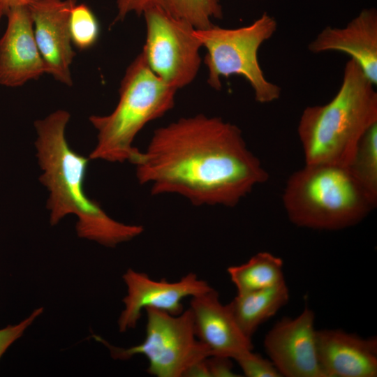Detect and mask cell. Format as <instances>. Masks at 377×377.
Wrapping results in <instances>:
<instances>
[{
    "label": "cell",
    "mask_w": 377,
    "mask_h": 377,
    "mask_svg": "<svg viewBox=\"0 0 377 377\" xmlns=\"http://www.w3.org/2000/svg\"><path fill=\"white\" fill-rule=\"evenodd\" d=\"M131 163L152 195H178L195 206L235 207L269 179L238 126L203 114L156 129Z\"/></svg>",
    "instance_id": "1"
},
{
    "label": "cell",
    "mask_w": 377,
    "mask_h": 377,
    "mask_svg": "<svg viewBox=\"0 0 377 377\" xmlns=\"http://www.w3.org/2000/svg\"><path fill=\"white\" fill-rule=\"evenodd\" d=\"M70 117L68 112L58 110L34 123L36 156L43 171L39 179L50 192L47 208L50 211V224L54 226L66 215L75 214L80 238L106 247L133 239L143 232L142 226L114 220L85 193L89 158L73 150L66 140L65 131Z\"/></svg>",
    "instance_id": "2"
},
{
    "label": "cell",
    "mask_w": 377,
    "mask_h": 377,
    "mask_svg": "<svg viewBox=\"0 0 377 377\" xmlns=\"http://www.w3.org/2000/svg\"><path fill=\"white\" fill-rule=\"evenodd\" d=\"M374 87L350 59L334 97L324 105L303 110L297 134L305 164L349 165L361 138L377 122Z\"/></svg>",
    "instance_id": "3"
},
{
    "label": "cell",
    "mask_w": 377,
    "mask_h": 377,
    "mask_svg": "<svg viewBox=\"0 0 377 377\" xmlns=\"http://www.w3.org/2000/svg\"><path fill=\"white\" fill-rule=\"evenodd\" d=\"M295 226L337 230L362 221L376 205L348 167L305 164L288 179L282 195Z\"/></svg>",
    "instance_id": "4"
},
{
    "label": "cell",
    "mask_w": 377,
    "mask_h": 377,
    "mask_svg": "<svg viewBox=\"0 0 377 377\" xmlns=\"http://www.w3.org/2000/svg\"><path fill=\"white\" fill-rule=\"evenodd\" d=\"M177 91L151 71L140 52L126 70L114 110L89 117L98 133L89 158L131 162L138 150L133 146L136 135L148 123L174 108Z\"/></svg>",
    "instance_id": "5"
},
{
    "label": "cell",
    "mask_w": 377,
    "mask_h": 377,
    "mask_svg": "<svg viewBox=\"0 0 377 377\" xmlns=\"http://www.w3.org/2000/svg\"><path fill=\"white\" fill-rule=\"evenodd\" d=\"M276 29V20L267 13L239 28L226 29L212 24L205 29H195V36L207 50L204 63L208 69V84L220 90L221 77L237 75L249 83L257 102L269 103L278 100L281 89L266 79L258 57L261 45Z\"/></svg>",
    "instance_id": "6"
},
{
    "label": "cell",
    "mask_w": 377,
    "mask_h": 377,
    "mask_svg": "<svg viewBox=\"0 0 377 377\" xmlns=\"http://www.w3.org/2000/svg\"><path fill=\"white\" fill-rule=\"evenodd\" d=\"M145 310L146 335L141 343L124 348L110 344L98 335H93L94 339L105 345L114 359L144 355L149 362L147 373L156 377L184 376L193 365L211 356L195 336L189 309L178 315L153 308Z\"/></svg>",
    "instance_id": "7"
},
{
    "label": "cell",
    "mask_w": 377,
    "mask_h": 377,
    "mask_svg": "<svg viewBox=\"0 0 377 377\" xmlns=\"http://www.w3.org/2000/svg\"><path fill=\"white\" fill-rule=\"evenodd\" d=\"M142 15L147 34L141 52L149 68L177 90L191 84L200 66L202 47L195 27L158 7H149Z\"/></svg>",
    "instance_id": "8"
},
{
    "label": "cell",
    "mask_w": 377,
    "mask_h": 377,
    "mask_svg": "<svg viewBox=\"0 0 377 377\" xmlns=\"http://www.w3.org/2000/svg\"><path fill=\"white\" fill-rule=\"evenodd\" d=\"M127 293L122 302L124 309L118 318L119 332L134 329L147 308L178 315L184 311L182 300L209 290L212 287L192 272L179 281L154 280L146 273L129 268L122 276Z\"/></svg>",
    "instance_id": "9"
},
{
    "label": "cell",
    "mask_w": 377,
    "mask_h": 377,
    "mask_svg": "<svg viewBox=\"0 0 377 377\" xmlns=\"http://www.w3.org/2000/svg\"><path fill=\"white\" fill-rule=\"evenodd\" d=\"M315 313L309 307L295 318L284 317L267 333L264 348L281 376L325 377L316 349Z\"/></svg>",
    "instance_id": "10"
},
{
    "label": "cell",
    "mask_w": 377,
    "mask_h": 377,
    "mask_svg": "<svg viewBox=\"0 0 377 377\" xmlns=\"http://www.w3.org/2000/svg\"><path fill=\"white\" fill-rule=\"evenodd\" d=\"M75 4L76 0H36L28 6L45 73L69 87L73 84L70 66L75 56L69 20Z\"/></svg>",
    "instance_id": "11"
},
{
    "label": "cell",
    "mask_w": 377,
    "mask_h": 377,
    "mask_svg": "<svg viewBox=\"0 0 377 377\" xmlns=\"http://www.w3.org/2000/svg\"><path fill=\"white\" fill-rule=\"evenodd\" d=\"M6 29L0 38V84L16 87L45 73L28 6L10 8Z\"/></svg>",
    "instance_id": "12"
},
{
    "label": "cell",
    "mask_w": 377,
    "mask_h": 377,
    "mask_svg": "<svg viewBox=\"0 0 377 377\" xmlns=\"http://www.w3.org/2000/svg\"><path fill=\"white\" fill-rule=\"evenodd\" d=\"M195 336L209 350L211 356L234 360L253 349L235 321L228 304H223L214 288L191 297L190 307Z\"/></svg>",
    "instance_id": "13"
},
{
    "label": "cell",
    "mask_w": 377,
    "mask_h": 377,
    "mask_svg": "<svg viewBox=\"0 0 377 377\" xmlns=\"http://www.w3.org/2000/svg\"><path fill=\"white\" fill-rule=\"evenodd\" d=\"M317 355L325 377H376L377 339L340 329L316 331Z\"/></svg>",
    "instance_id": "14"
},
{
    "label": "cell",
    "mask_w": 377,
    "mask_h": 377,
    "mask_svg": "<svg viewBox=\"0 0 377 377\" xmlns=\"http://www.w3.org/2000/svg\"><path fill=\"white\" fill-rule=\"evenodd\" d=\"M313 54L339 52L346 54L377 84V11L363 9L342 28L327 27L309 44Z\"/></svg>",
    "instance_id": "15"
},
{
    "label": "cell",
    "mask_w": 377,
    "mask_h": 377,
    "mask_svg": "<svg viewBox=\"0 0 377 377\" xmlns=\"http://www.w3.org/2000/svg\"><path fill=\"white\" fill-rule=\"evenodd\" d=\"M289 300V290L286 281L265 289L237 293L228 304L243 333L252 339L263 323L274 316Z\"/></svg>",
    "instance_id": "16"
},
{
    "label": "cell",
    "mask_w": 377,
    "mask_h": 377,
    "mask_svg": "<svg viewBox=\"0 0 377 377\" xmlns=\"http://www.w3.org/2000/svg\"><path fill=\"white\" fill-rule=\"evenodd\" d=\"M153 6L188 22L196 29H207L213 24V19L223 17L220 0H117L115 22L123 20L131 13L140 15Z\"/></svg>",
    "instance_id": "17"
},
{
    "label": "cell",
    "mask_w": 377,
    "mask_h": 377,
    "mask_svg": "<svg viewBox=\"0 0 377 377\" xmlns=\"http://www.w3.org/2000/svg\"><path fill=\"white\" fill-rule=\"evenodd\" d=\"M283 266L281 258L261 251L245 263L228 267L227 272L240 294L270 288L285 281Z\"/></svg>",
    "instance_id": "18"
},
{
    "label": "cell",
    "mask_w": 377,
    "mask_h": 377,
    "mask_svg": "<svg viewBox=\"0 0 377 377\" xmlns=\"http://www.w3.org/2000/svg\"><path fill=\"white\" fill-rule=\"evenodd\" d=\"M348 168L370 198L377 202V122L361 138Z\"/></svg>",
    "instance_id": "19"
},
{
    "label": "cell",
    "mask_w": 377,
    "mask_h": 377,
    "mask_svg": "<svg viewBox=\"0 0 377 377\" xmlns=\"http://www.w3.org/2000/svg\"><path fill=\"white\" fill-rule=\"evenodd\" d=\"M71 42L81 50L95 45L100 34L98 20L90 8L84 3L75 4L69 20Z\"/></svg>",
    "instance_id": "20"
},
{
    "label": "cell",
    "mask_w": 377,
    "mask_h": 377,
    "mask_svg": "<svg viewBox=\"0 0 377 377\" xmlns=\"http://www.w3.org/2000/svg\"><path fill=\"white\" fill-rule=\"evenodd\" d=\"M235 360L241 368L243 374L247 377H281V375L269 359L252 350L246 351L237 357Z\"/></svg>",
    "instance_id": "21"
},
{
    "label": "cell",
    "mask_w": 377,
    "mask_h": 377,
    "mask_svg": "<svg viewBox=\"0 0 377 377\" xmlns=\"http://www.w3.org/2000/svg\"><path fill=\"white\" fill-rule=\"evenodd\" d=\"M43 311V307L36 309L18 324L10 325L0 330V358L8 347L22 336L24 331L42 314Z\"/></svg>",
    "instance_id": "22"
},
{
    "label": "cell",
    "mask_w": 377,
    "mask_h": 377,
    "mask_svg": "<svg viewBox=\"0 0 377 377\" xmlns=\"http://www.w3.org/2000/svg\"><path fill=\"white\" fill-rule=\"evenodd\" d=\"M209 377L239 376L232 370V359L223 356H209L206 358Z\"/></svg>",
    "instance_id": "23"
},
{
    "label": "cell",
    "mask_w": 377,
    "mask_h": 377,
    "mask_svg": "<svg viewBox=\"0 0 377 377\" xmlns=\"http://www.w3.org/2000/svg\"><path fill=\"white\" fill-rule=\"evenodd\" d=\"M36 0H0L6 11L12 8L29 6Z\"/></svg>",
    "instance_id": "24"
},
{
    "label": "cell",
    "mask_w": 377,
    "mask_h": 377,
    "mask_svg": "<svg viewBox=\"0 0 377 377\" xmlns=\"http://www.w3.org/2000/svg\"><path fill=\"white\" fill-rule=\"evenodd\" d=\"M6 11L4 7L3 6L1 3L0 2V19L2 17V15L6 14Z\"/></svg>",
    "instance_id": "25"
}]
</instances>
